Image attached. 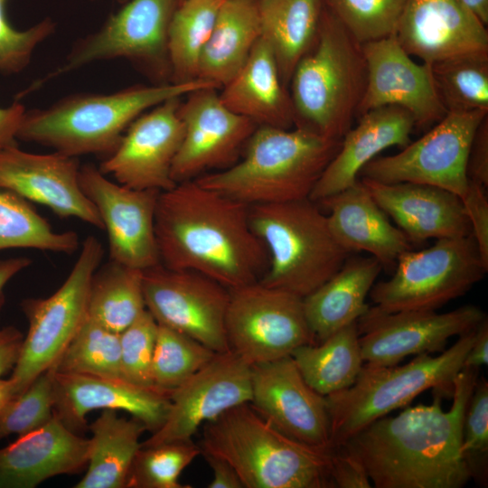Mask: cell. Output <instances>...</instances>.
<instances>
[{
	"mask_svg": "<svg viewBox=\"0 0 488 488\" xmlns=\"http://www.w3.org/2000/svg\"><path fill=\"white\" fill-rule=\"evenodd\" d=\"M218 87L203 80L133 86L109 94L80 93L25 111L16 138L79 157L109 155L140 115L174 98Z\"/></svg>",
	"mask_w": 488,
	"mask_h": 488,
	"instance_id": "277c9868",
	"label": "cell"
},
{
	"mask_svg": "<svg viewBox=\"0 0 488 488\" xmlns=\"http://www.w3.org/2000/svg\"><path fill=\"white\" fill-rule=\"evenodd\" d=\"M23 333L14 326L0 329V378L12 371L20 354Z\"/></svg>",
	"mask_w": 488,
	"mask_h": 488,
	"instance_id": "681fc988",
	"label": "cell"
},
{
	"mask_svg": "<svg viewBox=\"0 0 488 488\" xmlns=\"http://www.w3.org/2000/svg\"><path fill=\"white\" fill-rule=\"evenodd\" d=\"M429 65L447 113L488 112V52L456 56Z\"/></svg>",
	"mask_w": 488,
	"mask_h": 488,
	"instance_id": "74e56055",
	"label": "cell"
},
{
	"mask_svg": "<svg viewBox=\"0 0 488 488\" xmlns=\"http://www.w3.org/2000/svg\"><path fill=\"white\" fill-rule=\"evenodd\" d=\"M7 1L0 0V71L14 74L27 67L35 48L54 33L56 24L45 18L24 31L16 30L6 16Z\"/></svg>",
	"mask_w": 488,
	"mask_h": 488,
	"instance_id": "bcb514c9",
	"label": "cell"
},
{
	"mask_svg": "<svg viewBox=\"0 0 488 488\" xmlns=\"http://www.w3.org/2000/svg\"><path fill=\"white\" fill-rule=\"evenodd\" d=\"M215 353L193 338L158 324L152 361L154 387L169 395L207 364Z\"/></svg>",
	"mask_w": 488,
	"mask_h": 488,
	"instance_id": "ab89813d",
	"label": "cell"
},
{
	"mask_svg": "<svg viewBox=\"0 0 488 488\" xmlns=\"http://www.w3.org/2000/svg\"><path fill=\"white\" fill-rule=\"evenodd\" d=\"M373 257H348L326 282L304 298L305 317L316 343L358 321L382 269Z\"/></svg>",
	"mask_w": 488,
	"mask_h": 488,
	"instance_id": "f546056e",
	"label": "cell"
},
{
	"mask_svg": "<svg viewBox=\"0 0 488 488\" xmlns=\"http://www.w3.org/2000/svg\"><path fill=\"white\" fill-rule=\"evenodd\" d=\"M484 23L488 24V0H462Z\"/></svg>",
	"mask_w": 488,
	"mask_h": 488,
	"instance_id": "11a10c76",
	"label": "cell"
},
{
	"mask_svg": "<svg viewBox=\"0 0 488 488\" xmlns=\"http://www.w3.org/2000/svg\"><path fill=\"white\" fill-rule=\"evenodd\" d=\"M488 363V319L485 318L477 327L475 340L470 348L464 368L479 369Z\"/></svg>",
	"mask_w": 488,
	"mask_h": 488,
	"instance_id": "f5cc1de1",
	"label": "cell"
},
{
	"mask_svg": "<svg viewBox=\"0 0 488 488\" xmlns=\"http://www.w3.org/2000/svg\"><path fill=\"white\" fill-rule=\"evenodd\" d=\"M143 289L146 310L158 324L215 352L230 351L225 328L229 288L201 273L160 263L143 270Z\"/></svg>",
	"mask_w": 488,
	"mask_h": 488,
	"instance_id": "5bb4252c",
	"label": "cell"
},
{
	"mask_svg": "<svg viewBox=\"0 0 488 488\" xmlns=\"http://www.w3.org/2000/svg\"><path fill=\"white\" fill-rule=\"evenodd\" d=\"M87 471L75 488H126L134 458L147 430L137 418L104 409L90 424Z\"/></svg>",
	"mask_w": 488,
	"mask_h": 488,
	"instance_id": "1f68e13d",
	"label": "cell"
},
{
	"mask_svg": "<svg viewBox=\"0 0 488 488\" xmlns=\"http://www.w3.org/2000/svg\"><path fill=\"white\" fill-rule=\"evenodd\" d=\"M251 366L230 350L213 358L169 394L163 425L141 443L149 446L190 441L201 426L230 408L251 401Z\"/></svg>",
	"mask_w": 488,
	"mask_h": 488,
	"instance_id": "e0dca14e",
	"label": "cell"
},
{
	"mask_svg": "<svg viewBox=\"0 0 488 488\" xmlns=\"http://www.w3.org/2000/svg\"><path fill=\"white\" fill-rule=\"evenodd\" d=\"M485 318V312L474 305L446 313H387L369 307L357 321L361 356L364 362L391 366L409 355L442 352L449 338L475 329Z\"/></svg>",
	"mask_w": 488,
	"mask_h": 488,
	"instance_id": "9a60e30c",
	"label": "cell"
},
{
	"mask_svg": "<svg viewBox=\"0 0 488 488\" xmlns=\"http://www.w3.org/2000/svg\"><path fill=\"white\" fill-rule=\"evenodd\" d=\"M408 0H324L325 8L361 44L395 33Z\"/></svg>",
	"mask_w": 488,
	"mask_h": 488,
	"instance_id": "b9f144b4",
	"label": "cell"
},
{
	"mask_svg": "<svg viewBox=\"0 0 488 488\" xmlns=\"http://www.w3.org/2000/svg\"><path fill=\"white\" fill-rule=\"evenodd\" d=\"M320 203L328 210L333 235L350 253L367 252L382 267H392L402 253L411 249L410 240L389 221L361 180Z\"/></svg>",
	"mask_w": 488,
	"mask_h": 488,
	"instance_id": "83f0119b",
	"label": "cell"
},
{
	"mask_svg": "<svg viewBox=\"0 0 488 488\" xmlns=\"http://www.w3.org/2000/svg\"><path fill=\"white\" fill-rule=\"evenodd\" d=\"M340 145L300 127L259 126L241 159L195 181L249 206L309 198Z\"/></svg>",
	"mask_w": 488,
	"mask_h": 488,
	"instance_id": "5b68a950",
	"label": "cell"
},
{
	"mask_svg": "<svg viewBox=\"0 0 488 488\" xmlns=\"http://www.w3.org/2000/svg\"><path fill=\"white\" fill-rule=\"evenodd\" d=\"M53 369L38 376L20 395L0 408V441L41 428L54 417Z\"/></svg>",
	"mask_w": 488,
	"mask_h": 488,
	"instance_id": "7bdbcfd3",
	"label": "cell"
},
{
	"mask_svg": "<svg viewBox=\"0 0 488 488\" xmlns=\"http://www.w3.org/2000/svg\"><path fill=\"white\" fill-rule=\"evenodd\" d=\"M157 329V322L145 310L119 333L122 379L139 386L155 388L152 381V361Z\"/></svg>",
	"mask_w": 488,
	"mask_h": 488,
	"instance_id": "f6af8a7d",
	"label": "cell"
},
{
	"mask_svg": "<svg viewBox=\"0 0 488 488\" xmlns=\"http://www.w3.org/2000/svg\"><path fill=\"white\" fill-rule=\"evenodd\" d=\"M225 328L230 350L250 366L316 343L304 298L259 281L230 289Z\"/></svg>",
	"mask_w": 488,
	"mask_h": 488,
	"instance_id": "7c38bea8",
	"label": "cell"
},
{
	"mask_svg": "<svg viewBox=\"0 0 488 488\" xmlns=\"http://www.w3.org/2000/svg\"><path fill=\"white\" fill-rule=\"evenodd\" d=\"M249 219L268 254L258 281L302 298L333 277L351 254L310 198L249 206Z\"/></svg>",
	"mask_w": 488,
	"mask_h": 488,
	"instance_id": "ba28073f",
	"label": "cell"
},
{
	"mask_svg": "<svg viewBox=\"0 0 488 488\" xmlns=\"http://www.w3.org/2000/svg\"><path fill=\"white\" fill-rule=\"evenodd\" d=\"M54 415L75 433L87 427V415L95 409L123 410L152 433L164 422L169 395L122 378L62 373L53 370Z\"/></svg>",
	"mask_w": 488,
	"mask_h": 488,
	"instance_id": "cb8c5ba5",
	"label": "cell"
},
{
	"mask_svg": "<svg viewBox=\"0 0 488 488\" xmlns=\"http://www.w3.org/2000/svg\"><path fill=\"white\" fill-rule=\"evenodd\" d=\"M80 183L107 231L109 259L140 270L160 264L155 230L160 192L113 182L91 164L80 166Z\"/></svg>",
	"mask_w": 488,
	"mask_h": 488,
	"instance_id": "2e32d148",
	"label": "cell"
},
{
	"mask_svg": "<svg viewBox=\"0 0 488 488\" xmlns=\"http://www.w3.org/2000/svg\"><path fill=\"white\" fill-rule=\"evenodd\" d=\"M479 369L457 374L449 410L436 392L430 405L410 407L367 425L343 446L375 488H461L471 477L461 455L462 428Z\"/></svg>",
	"mask_w": 488,
	"mask_h": 488,
	"instance_id": "6da1fadb",
	"label": "cell"
},
{
	"mask_svg": "<svg viewBox=\"0 0 488 488\" xmlns=\"http://www.w3.org/2000/svg\"><path fill=\"white\" fill-rule=\"evenodd\" d=\"M14 397L16 396L11 380L0 378V408Z\"/></svg>",
	"mask_w": 488,
	"mask_h": 488,
	"instance_id": "9f6ffc18",
	"label": "cell"
},
{
	"mask_svg": "<svg viewBox=\"0 0 488 488\" xmlns=\"http://www.w3.org/2000/svg\"><path fill=\"white\" fill-rule=\"evenodd\" d=\"M103 256L101 242L95 236H88L69 276L52 296L22 301L29 328L9 378L15 396L54 367L81 326L87 317L90 279Z\"/></svg>",
	"mask_w": 488,
	"mask_h": 488,
	"instance_id": "30bf717a",
	"label": "cell"
},
{
	"mask_svg": "<svg viewBox=\"0 0 488 488\" xmlns=\"http://www.w3.org/2000/svg\"><path fill=\"white\" fill-rule=\"evenodd\" d=\"M367 83L358 110L398 106L414 118L415 128L427 131L446 114L433 80L430 65L413 61L395 35L362 44Z\"/></svg>",
	"mask_w": 488,
	"mask_h": 488,
	"instance_id": "ffe728a7",
	"label": "cell"
},
{
	"mask_svg": "<svg viewBox=\"0 0 488 488\" xmlns=\"http://www.w3.org/2000/svg\"><path fill=\"white\" fill-rule=\"evenodd\" d=\"M202 455L225 460L244 488H336V447L311 446L286 436L250 403L203 425Z\"/></svg>",
	"mask_w": 488,
	"mask_h": 488,
	"instance_id": "3957f363",
	"label": "cell"
},
{
	"mask_svg": "<svg viewBox=\"0 0 488 488\" xmlns=\"http://www.w3.org/2000/svg\"><path fill=\"white\" fill-rule=\"evenodd\" d=\"M260 37L270 46L284 85L318 33L324 0H258Z\"/></svg>",
	"mask_w": 488,
	"mask_h": 488,
	"instance_id": "d6a6232c",
	"label": "cell"
},
{
	"mask_svg": "<svg viewBox=\"0 0 488 488\" xmlns=\"http://www.w3.org/2000/svg\"><path fill=\"white\" fill-rule=\"evenodd\" d=\"M25 111L20 103L0 108V150L17 145L16 135Z\"/></svg>",
	"mask_w": 488,
	"mask_h": 488,
	"instance_id": "f907efd6",
	"label": "cell"
},
{
	"mask_svg": "<svg viewBox=\"0 0 488 488\" xmlns=\"http://www.w3.org/2000/svg\"><path fill=\"white\" fill-rule=\"evenodd\" d=\"M183 0H179V3L182 2Z\"/></svg>",
	"mask_w": 488,
	"mask_h": 488,
	"instance_id": "680465c9",
	"label": "cell"
},
{
	"mask_svg": "<svg viewBox=\"0 0 488 488\" xmlns=\"http://www.w3.org/2000/svg\"><path fill=\"white\" fill-rule=\"evenodd\" d=\"M258 0H225L201 55L198 79L218 88L242 68L260 38Z\"/></svg>",
	"mask_w": 488,
	"mask_h": 488,
	"instance_id": "4dcf8cb0",
	"label": "cell"
},
{
	"mask_svg": "<svg viewBox=\"0 0 488 488\" xmlns=\"http://www.w3.org/2000/svg\"><path fill=\"white\" fill-rule=\"evenodd\" d=\"M155 230L162 265L201 273L229 289L258 281L268 266L249 206L195 180L160 192Z\"/></svg>",
	"mask_w": 488,
	"mask_h": 488,
	"instance_id": "7a4b0ae2",
	"label": "cell"
},
{
	"mask_svg": "<svg viewBox=\"0 0 488 488\" xmlns=\"http://www.w3.org/2000/svg\"><path fill=\"white\" fill-rule=\"evenodd\" d=\"M415 129L412 116L398 106H386L359 116V121L341 140L309 198L321 201L357 183L361 169L378 154L390 146L408 145Z\"/></svg>",
	"mask_w": 488,
	"mask_h": 488,
	"instance_id": "4316f807",
	"label": "cell"
},
{
	"mask_svg": "<svg viewBox=\"0 0 488 488\" xmlns=\"http://www.w3.org/2000/svg\"><path fill=\"white\" fill-rule=\"evenodd\" d=\"M216 90L201 89L189 93L186 101L181 102L183 137L172 169L176 183L236 163L258 127L230 110Z\"/></svg>",
	"mask_w": 488,
	"mask_h": 488,
	"instance_id": "ac0fdd59",
	"label": "cell"
},
{
	"mask_svg": "<svg viewBox=\"0 0 488 488\" xmlns=\"http://www.w3.org/2000/svg\"><path fill=\"white\" fill-rule=\"evenodd\" d=\"M251 406L286 436L332 448L325 397L312 389L291 356L251 366Z\"/></svg>",
	"mask_w": 488,
	"mask_h": 488,
	"instance_id": "44dd1931",
	"label": "cell"
},
{
	"mask_svg": "<svg viewBox=\"0 0 488 488\" xmlns=\"http://www.w3.org/2000/svg\"><path fill=\"white\" fill-rule=\"evenodd\" d=\"M357 322L335 332L321 343L304 344L291 353L307 384L323 396L353 384L364 361Z\"/></svg>",
	"mask_w": 488,
	"mask_h": 488,
	"instance_id": "836d02e7",
	"label": "cell"
},
{
	"mask_svg": "<svg viewBox=\"0 0 488 488\" xmlns=\"http://www.w3.org/2000/svg\"><path fill=\"white\" fill-rule=\"evenodd\" d=\"M145 310L143 270L110 259L99 265L89 287V318L119 333Z\"/></svg>",
	"mask_w": 488,
	"mask_h": 488,
	"instance_id": "e575fe53",
	"label": "cell"
},
{
	"mask_svg": "<svg viewBox=\"0 0 488 488\" xmlns=\"http://www.w3.org/2000/svg\"><path fill=\"white\" fill-rule=\"evenodd\" d=\"M203 455L212 471L209 488H244L237 472L229 463L213 455Z\"/></svg>",
	"mask_w": 488,
	"mask_h": 488,
	"instance_id": "816d5d0a",
	"label": "cell"
},
{
	"mask_svg": "<svg viewBox=\"0 0 488 488\" xmlns=\"http://www.w3.org/2000/svg\"><path fill=\"white\" fill-rule=\"evenodd\" d=\"M79 245L75 231H55L27 200L0 188V250L22 248L72 254Z\"/></svg>",
	"mask_w": 488,
	"mask_h": 488,
	"instance_id": "8d00e7d4",
	"label": "cell"
},
{
	"mask_svg": "<svg viewBox=\"0 0 488 488\" xmlns=\"http://www.w3.org/2000/svg\"><path fill=\"white\" fill-rule=\"evenodd\" d=\"M89 439L55 415L41 428L0 448V488H34L47 479L87 468Z\"/></svg>",
	"mask_w": 488,
	"mask_h": 488,
	"instance_id": "484cf974",
	"label": "cell"
},
{
	"mask_svg": "<svg viewBox=\"0 0 488 488\" xmlns=\"http://www.w3.org/2000/svg\"><path fill=\"white\" fill-rule=\"evenodd\" d=\"M394 35L427 64L488 52L487 25L462 0H408Z\"/></svg>",
	"mask_w": 488,
	"mask_h": 488,
	"instance_id": "603a6c76",
	"label": "cell"
},
{
	"mask_svg": "<svg viewBox=\"0 0 488 488\" xmlns=\"http://www.w3.org/2000/svg\"><path fill=\"white\" fill-rule=\"evenodd\" d=\"M488 271L472 234L436 239L402 253L393 276L374 284L370 296L384 312L434 310L466 294Z\"/></svg>",
	"mask_w": 488,
	"mask_h": 488,
	"instance_id": "9c48e42d",
	"label": "cell"
},
{
	"mask_svg": "<svg viewBox=\"0 0 488 488\" xmlns=\"http://www.w3.org/2000/svg\"><path fill=\"white\" fill-rule=\"evenodd\" d=\"M120 3L124 4L126 3L127 0H118Z\"/></svg>",
	"mask_w": 488,
	"mask_h": 488,
	"instance_id": "6f0895ef",
	"label": "cell"
},
{
	"mask_svg": "<svg viewBox=\"0 0 488 488\" xmlns=\"http://www.w3.org/2000/svg\"><path fill=\"white\" fill-rule=\"evenodd\" d=\"M52 369L62 373L122 378L119 333L87 314Z\"/></svg>",
	"mask_w": 488,
	"mask_h": 488,
	"instance_id": "f35d334b",
	"label": "cell"
},
{
	"mask_svg": "<svg viewBox=\"0 0 488 488\" xmlns=\"http://www.w3.org/2000/svg\"><path fill=\"white\" fill-rule=\"evenodd\" d=\"M361 181L411 243L472 234L460 197L449 191L409 182Z\"/></svg>",
	"mask_w": 488,
	"mask_h": 488,
	"instance_id": "d4e9b609",
	"label": "cell"
},
{
	"mask_svg": "<svg viewBox=\"0 0 488 488\" xmlns=\"http://www.w3.org/2000/svg\"><path fill=\"white\" fill-rule=\"evenodd\" d=\"M179 0H127L94 33L79 40L61 66L28 89L95 61L127 59L157 80L170 81L168 32Z\"/></svg>",
	"mask_w": 488,
	"mask_h": 488,
	"instance_id": "8fae6325",
	"label": "cell"
},
{
	"mask_svg": "<svg viewBox=\"0 0 488 488\" xmlns=\"http://www.w3.org/2000/svg\"><path fill=\"white\" fill-rule=\"evenodd\" d=\"M222 103L258 127L293 128L296 116L269 44L259 38L239 72L223 86Z\"/></svg>",
	"mask_w": 488,
	"mask_h": 488,
	"instance_id": "f1b7e54d",
	"label": "cell"
},
{
	"mask_svg": "<svg viewBox=\"0 0 488 488\" xmlns=\"http://www.w3.org/2000/svg\"><path fill=\"white\" fill-rule=\"evenodd\" d=\"M486 115L483 111L447 113L399 153L372 159L359 177L387 183L429 184L461 198L469 183L466 161L470 145Z\"/></svg>",
	"mask_w": 488,
	"mask_h": 488,
	"instance_id": "4fadbf2b",
	"label": "cell"
},
{
	"mask_svg": "<svg viewBox=\"0 0 488 488\" xmlns=\"http://www.w3.org/2000/svg\"><path fill=\"white\" fill-rule=\"evenodd\" d=\"M485 187L469 181L465 194L460 198L470 223L472 235L481 257L488 267V199Z\"/></svg>",
	"mask_w": 488,
	"mask_h": 488,
	"instance_id": "7dc6e473",
	"label": "cell"
},
{
	"mask_svg": "<svg viewBox=\"0 0 488 488\" xmlns=\"http://www.w3.org/2000/svg\"><path fill=\"white\" fill-rule=\"evenodd\" d=\"M477 327L458 336L437 356L418 354L402 366L365 362L352 385L324 396L332 446H342L370 423L408 405L429 389L452 396L455 380L464 368Z\"/></svg>",
	"mask_w": 488,
	"mask_h": 488,
	"instance_id": "52a82bcc",
	"label": "cell"
},
{
	"mask_svg": "<svg viewBox=\"0 0 488 488\" xmlns=\"http://www.w3.org/2000/svg\"><path fill=\"white\" fill-rule=\"evenodd\" d=\"M199 445L190 441L142 446L132 463L126 488H183L182 472L200 455Z\"/></svg>",
	"mask_w": 488,
	"mask_h": 488,
	"instance_id": "60d3db41",
	"label": "cell"
},
{
	"mask_svg": "<svg viewBox=\"0 0 488 488\" xmlns=\"http://www.w3.org/2000/svg\"><path fill=\"white\" fill-rule=\"evenodd\" d=\"M181 102V98L170 99L134 120L116 149L103 158L100 172L132 189L173 188V164L183 137Z\"/></svg>",
	"mask_w": 488,
	"mask_h": 488,
	"instance_id": "d6986e66",
	"label": "cell"
},
{
	"mask_svg": "<svg viewBox=\"0 0 488 488\" xmlns=\"http://www.w3.org/2000/svg\"><path fill=\"white\" fill-rule=\"evenodd\" d=\"M31 263L32 260L27 257L0 259V311L5 304V286L16 274L28 267Z\"/></svg>",
	"mask_w": 488,
	"mask_h": 488,
	"instance_id": "db71d44e",
	"label": "cell"
},
{
	"mask_svg": "<svg viewBox=\"0 0 488 488\" xmlns=\"http://www.w3.org/2000/svg\"><path fill=\"white\" fill-rule=\"evenodd\" d=\"M366 83L362 44L324 6L315 41L288 85L295 127L342 140L358 116Z\"/></svg>",
	"mask_w": 488,
	"mask_h": 488,
	"instance_id": "8992f818",
	"label": "cell"
},
{
	"mask_svg": "<svg viewBox=\"0 0 488 488\" xmlns=\"http://www.w3.org/2000/svg\"><path fill=\"white\" fill-rule=\"evenodd\" d=\"M469 181L488 186V115L477 127L473 136L466 161Z\"/></svg>",
	"mask_w": 488,
	"mask_h": 488,
	"instance_id": "c3c4849f",
	"label": "cell"
},
{
	"mask_svg": "<svg viewBox=\"0 0 488 488\" xmlns=\"http://www.w3.org/2000/svg\"><path fill=\"white\" fill-rule=\"evenodd\" d=\"M225 0H183L168 32L170 82L198 79L199 62L219 10Z\"/></svg>",
	"mask_w": 488,
	"mask_h": 488,
	"instance_id": "d590c367",
	"label": "cell"
},
{
	"mask_svg": "<svg viewBox=\"0 0 488 488\" xmlns=\"http://www.w3.org/2000/svg\"><path fill=\"white\" fill-rule=\"evenodd\" d=\"M461 455L471 477L487 484L488 458V382L477 380L463 420Z\"/></svg>",
	"mask_w": 488,
	"mask_h": 488,
	"instance_id": "ee69618b",
	"label": "cell"
},
{
	"mask_svg": "<svg viewBox=\"0 0 488 488\" xmlns=\"http://www.w3.org/2000/svg\"><path fill=\"white\" fill-rule=\"evenodd\" d=\"M78 157L59 152L34 154L13 145L0 150V188L49 208L60 218H77L104 230L80 183Z\"/></svg>",
	"mask_w": 488,
	"mask_h": 488,
	"instance_id": "7402d4cb",
	"label": "cell"
}]
</instances>
